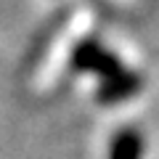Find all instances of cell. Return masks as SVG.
<instances>
[{"label": "cell", "instance_id": "6da1fadb", "mask_svg": "<svg viewBox=\"0 0 159 159\" xmlns=\"http://www.w3.org/2000/svg\"><path fill=\"white\" fill-rule=\"evenodd\" d=\"M72 66L80 72H93L101 80H109L114 74L125 72L122 61H119L114 53H109L103 45H98L96 40H82L72 53Z\"/></svg>", "mask_w": 159, "mask_h": 159}, {"label": "cell", "instance_id": "7a4b0ae2", "mask_svg": "<svg viewBox=\"0 0 159 159\" xmlns=\"http://www.w3.org/2000/svg\"><path fill=\"white\" fill-rule=\"evenodd\" d=\"M138 88H141V77L130 69L114 74L109 80H101V88H98V101L101 103H119L127 101L130 96H135Z\"/></svg>", "mask_w": 159, "mask_h": 159}, {"label": "cell", "instance_id": "3957f363", "mask_svg": "<svg viewBox=\"0 0 159 159\" xmlns=\"http://www.w3.org/2000/svg\"><path fill=\"white\" fill-rule=\"evenodd\" d=\"M143 154V141L141 133L127 127V130H119L111 141V148H109V159H141Z\"/></svg>", "mask_w": 159, "mask_h": 159}]
</instances>
